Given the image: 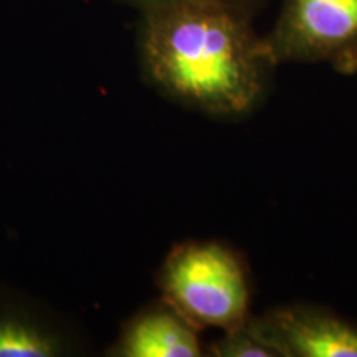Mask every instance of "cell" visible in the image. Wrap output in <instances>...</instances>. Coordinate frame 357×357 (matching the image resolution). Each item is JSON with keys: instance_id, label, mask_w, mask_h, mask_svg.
Wrapping results in <instances>:
<instances>
[{"instance_id": "cell-4", "label": "cell", "mask_w": 357, "mask_h": 357, "mask_svg": "<svg viewBox=\"0 0 357 357\" xmlns=\"http://www.w3.org/2000/svg\"><path fill=\"white\" fill-rule=\"evenodd\" d=\"M248 324L275 357H357V324L321 306H278Z\"/></svg>"}, {"instance_id": "cell-8", "label": "cell", "mask_w": 357, "mask_h": 357, "mask_svg": "<svg viewBox=\"0 0 357 357\" xmlns=\"http://www.w3.org/2000/svg\"><path fill=\"white\" fill-rule=\"evenodd\" d=\"M118 2L124 3V6H129L136 10H146V8L155 7V6H162V3H169V2H176V0H118ZM225 2H231L236 3V6L247 8V10L257 13L260 8L265 6L268 0H225Z\"/></svg>"}, {"instance_id": "cell-5", "label": "cell", "mask_w": 357, "mask_h": 357, "mask_svg": "<svg viewBox=\"0 0 357 357\" xmlns=\"http://www.w3.org/2000/svg\"><path fill=\"white\" fill-rule=\"evenodd\" d=\"M114 354L123 357L202 356L199 329L162 300L136 316L124 329Z\"/></svg>"}, {"instance_id": "cell-7", "label": "cell", "mask_w": 357, "mask_h": 357, "mask_svg": "<svg viewBox=\"0 0 357 357\" xmlns=\"http://www.w3.org/2000/svg\"><path fill=\"white\" fill-rule=\"evenodd\" d=\"M211 354L217 357H275L273 352L258 341L248 323L223 331V336L212 344Z\"/></svg>"}, {"instance_id": "cell-2", "label": "cell", "mask_w": 357, "mask_h": 357, "mask_svg": "<svg viewBox=\"0 0 357 357\" xmlns=\"http://www.w3.org/2000/svg\"><path fill=\"white\" fill-rule=\"evenodd\" d=\"M159 287L162 300L199 331H230L252 318L247 266L238 253L222 243L178 245L160 270Z\"/></svg>"}, {"instance_id": "cell-3", "label": "cell", "mask_w": 357, "mask_h": 357, "mask_svg": "<svg viewBox=\"0 0 357 357\" xmlns=\"http://www.w3.org/2000/svg\"><path fill=\"white\" fill-rule=\"evenodd\" d=\"M265 38L278 65L326 63L356 75L357 0H281Z\"/></svg>"}, {"instance_id": "cell-1", "label": "cell", "mask_w": 357, "mask_h": 357, "mask_svg": "<svg viewBox=\"0 0 357 357\" xmlns=\"http://www.w3.org/2000/svg\"><path fill=\"white\" fill-rule=\"evenodd\" d=\"M139 13L141 66L162 95L217 118L260 105L278 63L255 13L225 0H176Z\"/></svg>"}, {"instance_id": "cell-6", "label": "cell", "mask_w": 357, "mask_h": 357, "mask_svg": "<svg viewBox=\"0 0 357 357\" xmlns=\"http://www.w3.org/2000/svg\"><path fill=\"white\" fill-rule=\"evenodd\" d=\"M60 352L56 337L19 316H0V357H50Z\"/></svg>"}]
</instances>
